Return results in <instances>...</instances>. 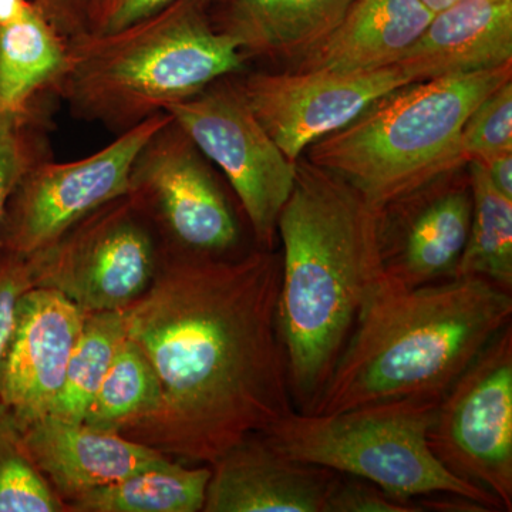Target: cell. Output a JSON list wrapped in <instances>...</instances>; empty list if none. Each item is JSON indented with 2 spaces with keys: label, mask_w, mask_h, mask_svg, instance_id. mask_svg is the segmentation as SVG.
Instances as JSON below:
<instances>
[{
  "label": "cell",
  "mask_w": 512,
  "mask_h": 512,
  "mask_svg": "<svg viewBox=\"0 0 512 512\" xmlns=\"http://www.w3.org/2000/svg\"><path fill=\"white\" fill-rule=\"evenodd\" d=\"M512 63V0H460L434 13L396 66L412 82Z\"/></svg>",
  "instance_id": "cell-17"
},
{
  "label": "cell",
  "mask_w": 512,
  "mask_h": 512,
  "mask_svg": "<svg viewBox=\"0 0 512 512\" xmlns=\"http://www.w3.org/2000/svg\"><path fill=\"white\" fill-rule=\"evenodd\" d=\"M84 315L53 289L32 288L19 299L0 375V406L20 431L52 412Z\"/></svg>",
  "instance_id": "cell-14"
},
{
  "label": "cell",
  "mask_w": 512,
  "mask_h": 512,
  "mask_svg": "<svg viewBox=\"0 0 512 512\" xmlns=\"http://www.w3.org/2000/svg\"><path fill=\"white\" fill-rule=\"evenodd\" d=\"M22 437L33 463L64 504L94 488L174 461L117 431L93 429L50 414L26 427Z\"/></svg>",
  "instance_id": "cell-16"
},
{
  "label": "cell",
  "mask_w": 512,
  "mask_h": 512,
  "mask_svg": "<svg viewBox=\"0 0 512 512\" xmlns=\"http://www.w3.org/2000/svg\"><path fill=\"white\" fill-rule=\"evenodd\" d=\"M279 289L274 248L211 256L161 241L153 282L121 311L161 400L120 434L178 463L212 466L292 413Z\"/></svg>",
  "instance_id": "cell-1"
},
{
  "label": "cell",
  "mask_w": 512,
  "mask_h": 512,
  "mask_svg": "<svg viewBox=\"0 0 512 512\" xmlns=\"http://www.w3.org/2000/svg\"><path fill=\"white\" fill-rule=\"evenodd\" d=\"M473 211L457 276H478L512 292V200L493 187L478 161H468Z\"/></svg>",
  "instance_id": "cell-22"
},
{
  "label": "cell",
  "mask_w": 512,
  "mask_h": 512,
  "mask_svg": "<svg viewBox=\"0 0 512 512\" xmlns=\"http://www.w3.org/2000/svg\"><path fill=\"white\" fill-rule=\"evenodd\" d=\"M66 504L33 463L22 431L0 409V512H64Z\"/></svg>",
  "instance_id": "cell-25"
},
{
  "label": "cell",
  "mask_w": 512,
  "mask_h": 512,
  "mask_svg": "<svg viewBox=\"0 0 512 512\" xmlns=\"http://www.w3.org/2000/svg\"><path fill=\"white\" fill-rule=\"evenodd\" d=\"M160 400L156 370L126 336L84 413L83 423L93 429L121 433L156 412Z\"/></svg>",
  "instance_id": "cell-23"
},
{
  "label": "cell",
  "mask_w": 512,
  "mask_h": 512,
  "mask_svg": "<svg viewBox=\"0 0 512 512\" xmlns=\"http://www.w3.org/2000/svg\"><path fill=\"white\" fill-rule=\"evenodd\" d=\"M160 247L154 225L124 195L29 256L35 288L62 293L84 313L123 311L153 282Z\"/></svg>",
  "instance_id": "cell-7"
},
{
  "label": "cell",
  "mask_w": 512,
  "mask_h": 512,
  "mask_svg": "<svg viewBox=\"0 0 512 512\" xmlns=\"http://www.w3.org/2000/svg\"><path fill=\"white\" fill-rule=\"evenodd\" d=\"M416 503L399 500L363 478L338 474L330 488L325 512H419Z\"/></svg>",
  "instance_id": "cell-28"
},
{
  "label": "cell",
  "mask_w": 512,
  "mask_h": 512,
  "mask_svg": "<svg viewBox=\"0 0 512 512\" xmlns=\"http://www.w3.org/2000/svg\"><path fill=\"white\" fill-rule=\"evenodd\" d=\"M420 2L431 12L437 13L448 8V6L454 5V3L460 2V0H420Z\"/></svg>",
  "instance_id": "cell-34"
},
{
  "label": "cell",
  "mask_w": 512,
  "mask_h": 512,
  "mask_svg": "<svg viewBox=\"0 0 512 512\" xmlns=\"http://www.w3.org/2000/svg\"><path fill=\"white\" fill-rule=\"evenodd\" d=\"M202 5L207 6L208 9L217 8L222 3L228 2V0H201Z\"/></svg>",
  "instance_id": "cell-35"
},
{
  "label": "cell",
  "mask_w": 512,
  "mask_h": 512,
  "mask_svg": "<svg viewBox=\"0 0 512 512\" xmlns=\"http://www.w3.org/2000/svg\"><path fill=\"white\" fill-rule=\"evenodd\" d=\"M278 238L289 390L295 412L312 413L360 316L387 282L377 211L338 175L301 157Z\"/></svg>",
  "instance_id": "cell-2"
},
{
  "label": "cell",
  "mask_w": 512,
  "mask_h": 512,
  "mask_svg": "<svg viewBox=\"0 0 512 512\" xmlns=\"http://www.w3.org/2000/svg\"><path fill=\"white\" fill-rule=\"evenodd\" d=\"M57 32L70 40L86 33V15L90 0H32Z\"/></svg>",
  "instance_id": "cell-31"
},
{
  "label": "cell",
  "mask_w": 512,
  "mask_h": 512,
  "mask_svg": "<svg viewBox=\"0 0 512 512\" xmlns=\"http://www.w3.org/2000/svg\"><path fill=\"white\" fill-rule=\"evenodd\" d=\"M32 288L35 272L29 256L0 252V375L15 330L19 299Z\"/></svg>",
  "instance_id": "cell-29"
},
{
  "label": "cell",
  "mask_w": 512,
  "mask_h": 512,
  "mask_svg": "<svg viewBox=\"0 0 512 512\" xmlns=\"http://www.w3.org/2000/svg\"><path fill=\"white\" fill-rule=\"evenodd\" d=\"M478 163L483 165L485 174L495 190L512 200V151Z\"/></svg>",
  "instance_id": "cell-32"
},
{
  "label": "cell",
  "mask_w": 512,
  "mask_h": 512,
  "mask_svg": "<svg viewBox=\"0 0 512 512\" xmlns=\"http://www.w3.org/2000/svg\"><path fill=\"white\" fill-rule=\"evenodd\" d=\"M512 318V292L478 276L384 284L366 306L312 413L443 396Z\"/></svg>",
  "instance_id": "cell-3"
},
{
  "label": "cell",
  "mask_w": 512,
  "mask_h": 512,
  "mask_svg": "<svg viewBox=\"0 0 512 512\" xmlns=\"http://www.w3.org/2000/svg\"><path fill=\"white\" fill-rule=\"evenodd\" d=\"M441 397H404L330 414L293 410L262 434L293 460L363 478L399 500L451 494L488 511L503 508L451 474L431 451L427 437Z\"/></svg>",
  "instance_id": "cell-6"
},
{
  "label": "cell",
  "mask_w": 512,
  "mask_h": 512,
  "mask_svg": "<svg viewBox=\"0 0 512 512\" xmlns=\"http://www.w3.org/2000/svg\"><path fill=\"white\" fill-rule=\"evenodd\" d=\"M175 0H90L86 33L107 35L148 18Z\"/></svg>",
  "instance_id": "cell-30"
},
{
  "label": "cell",
  "mask_w": 512,
  "mask_h": 512,
  "mask_svg": "<svg viewBox=\"0 0 512 512\" xmlns=\"http://www.w3.org/2000/svg\"><path fill=\"white\" fill-rule=\"evenodd\" d=\"M170 117L167 111L154 114L82 160L33 164L10 195L0 252L30 256L52 247L94 211L127 195L138 151Z\"/></svg>",
  "instance_id": "cell-9"
},
{
  "label": "cell",
  "mask_w": 512,
  "mask_h": 512,
  "mask_svg": "<svg viewBox=\"0 0 512 512\" xmlns=\"http://www.w3.org/2000/svg\"><path fill=\"white\" fill-rule=\"evenodd\" d=\"M512 79V63L414 82L373 101L303 157L338 175L376 211L433 178L467 165L461 131L474 109Z\"/></svg>",
  "instance_id": "cell-5"
},
{
  "label": "cell",
  "mask_w": 512,
  "mask_h": 512,
  "mask_svg": "<svg viewBox=\"0 0 512 512\" xmlns=\"http://www.w3.org/2000/svg\"><path fill=\"white\" fill-rule=\"evenodd\" d=\"M473 195L467 165L454 168L377 211L387 284L413 289L456 278L470 231Z\"/></svg>",
  "instance_id": "cell-13"
},
{
  "label": "cell",
  "mask_w": 512,
  "mask_h": 512,
  "mask_svg": "<svg viewBox=\"0 0 512 512\" xmlns=\"http://www.w3.org/2000/svg\"><path fill=\"white\" fill-rule=\"evenodd\" d=\"M353 0H228L215 28L248 57L303 59L336 29Z\"/></svg>",
  "instance_id": "cell-19"
},
{
  "label": "cell",
  "mask_w": 512,
  "mask_h": 512,
  "mask_svg": "<svg viewBox=\"0 0 512 512\" xmlns=\"http://www.w3.org/2000/svg\"><path fill=\"white\" fill-rule=\"evenodd\" d=\"M165 111L207 160L221 168L247 215L256 247L274 248L279 215L295 184L296 163L252 113L237 74Z\"/></svg>",
  "instance_id": "cell-8"
},
{
  "label": "cell",
  "mask_w": 512,
  "mask_h": 512,
  "mask_svg": "<svg viewBox=\"0 0 512 512\" xmlns=\"http://www.w3.org/2000/svg\"><path fill=\"white\" fill-rule=\"evenodd\" d=\"M67 64L66 39L36 6L0 28V110L22 111L50 93Z\"/></svg>",
  "instance_id": "cell-20"
},
{
  "label": "cell",
  "mask_w": 512,
  "mask_h": 512,
  "mask_svg": "<svg viewBox=\"0 0 512 512\" xmlns=\"http://www.w3.org/2000/svg\"><path fill=\"white\" fill-rule=\"evenodd\" d=\"M211 466L171 461L67 501L72 512H198L210 483Z\"/></svg>",
  "instance_id": "cell-21"
},
{
  "label": "cell",
  "mask_w": 512,
  "mask_h": 512,
  "mask_svg": "<svg viewBox=\"0 0 512 512\" xmlns=\"http://www.w3.org/2000/svg\"><path fill=\"white\" fill-rule=\"evenodd\" d=\"M126 336L123 312H92L84 315L83 328L74 345L62 390L50 416L83 423L84 413Z\"/></svg>",
  "instance_id": "cell-24"
},
{
  "label": "cell",
  "mask_w": 512,
  "mask_h": 512,
  "mask_svg": "<svg viewBox=\"0 0 512 512\" xmlns=\"http://www.w3.org/2000/svg\"><path fill=\"white\" fill-rule=\"evenodd\" d=\"M127 195L165 244L211 256H232L238 248L241 229L227 195L173 117L138 151Z\"/></svg>",
  "instance_id": "cell-11"
},
{
  "label": "cell",
  "mask_w": 512,
  "mask_h": 512,
  "mask_svg": "<svg viewBox=\"0 0 512 512\" xmlns=\"http://www.w3.org/2000/svg\"><path fill=\"white\" fill-rule=\"evenodd\" d=\"M339 473L301 463L254 434L211 466L205 512H325Z\"/></svg>",
  "instance_id": "cell-15"
},
{
  "label": "cell",
  "mask_w": 512,
  "mask_h": 512,
  "mask_svg": "<svg viewBox=\"0 0 512 512\" xmlns=\"http://www.w3.org/2000/svg\"><path fill=\"white\" fill-rule=\"evenodd\" d=\"M429 446L451 474L512 510V326L441 397Z\"/></svg>",
  "instance_id": "cell-10"
},
{
  "label": "cell",
  "mask_w": 512,
  "mask_h": 512,
  "mask_svg": "<svg viewBox=\"0 0 512 512\" xmlns=\"http://www.w3.org/2000/svg\"><path fill=\"white\" fill-rule=\"evenodd\" d=\"M43 96L26 110H0V229L10 195L37 161L50 158Z\"/></svg>",
  "instance_id": "cell-26"
},
{
  "label": "cell",
  "mask_w": 512,
  "mask_h": 512,
  "mask_svg": "<svg viewBox=\"0 0 512 512\" xmlns=\"http://www.w3.org/2000/svg\"><path fill=\"white\" fill-rule=\"evenodd\" d=\"M466 161H484L512 151V79L474 109L461 131Z\"/></svg>",
  "instance_id": "cell-27"
},
{
  "label": "cell",
  "mask_w": 512,
  "mask_h": 512,
  "mask_svg": "<svg viewBox=\"0 0 512 512\" xmlns=\"http://www.w3.org/2000/svg\"><path fill=\"white\" fill-rule=\"evenodd\" d=\"M237 82L256 119L293 163L320 138L348 126L373 101L413 83L396 64L367 72L241 73Z\"/></svg>",
  "instance_id": "cell-12"
},
{
  "label": "cell",
  "mask_w": 512,
  "mask_h": 512,
  "mask_svg": "<svg viewBox=\"0 0 512 512\" xmlns=\"http://www.w3.org/2000/svg\"><path fill=\"white\" fill-rule=\"evenodd\" d=\"M33 6L32 0H0V28L25 18Z\"/></svg>",
  "instance_id": "cell-33"
},
{
  "label": "cell",
  "mask_w": 512,
  "mask_h": 512,
  "mask_svg": "<svg viewBox=\"0 0 512 512\" xmlns=\"http://www.w3.org/2000/svg\"><path fill=\"white\" fill-rule=\"evenodd\" d=\"M433 15L420 0H353L336 29L298 69L367 72L393 66Z\"/></svg>",
  "instance_id": "cell-18"
},
{
  "label": "cell",
  "mask_w": 512,
  "mask_h": 512,
  "mask_svg": "<svg viewBox=\"0 0 512 512\" xmlns=\"http://www.w3.org/2000/svg\"><path fill=\"white\" fill-rule=\"evenodd\" d=\"M245 62L201 0H175L116 32L67 40L66 69L50 93L76 119L119 136L222 77L244 73Z\"/></svg>",
  "instance_id": "cell-4"
}]
</instances>
